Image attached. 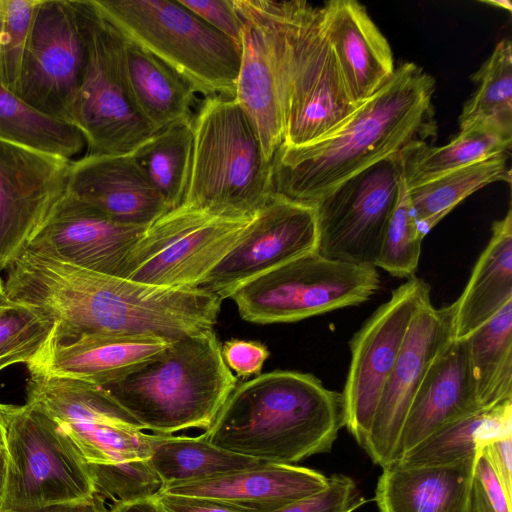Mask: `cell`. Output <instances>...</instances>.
Segmentation results:
<instances>
[{
  "instance_id": "1",
  "label": "cell",
  "mask_w": 512,
  "mask_h": 512,
  "mask_svg": "<svg viewBox=\"0 0 512 512\" xmlns=\"http://www.w3.org/2000/svg\"><path fill=\"white\" fill-rule=\"evenodd\" d=\"M11 301L57 322L56 341L102 332L155 334L176 341L213 330L222 299L203 288L146 284L25 251L7 282Z\"/></svg>"
},
{
  "instance_id": "2",
  "label": "cell",
  "mask_w": 512,
  "mask_h": 512,
  "mask_svg": "<svg viewBox=\"0 0 512 512\" xmlns=\"http://www.w3.org/2000/svg\"><path fill=\"white\" fill-rule=\"evenodd\" d=\"M435 80L406 62L338 127L301 146H280L272 162L273 192L315 205L337 186L385 158L436 135Z\"/></svg>"
},
{
  "instance_id": "3",
  "label": "cell",
  "mask_w": 512,
  "mask_h": 512,
  "mask_svg": "<svg viewBox=\"0 0 512 512\" xmlns=\"http://www.w3.org/2000/svg\"><path fill=\"white\" fill-rule=\"evenodd\" d=\"M345 426L341 393L288 370L237 385L211 427V444L268 463L294 464L331 450Z\"/></svg>"
},
{
  "instance_id": "4",
  "label": "cell",
  "mask_w": 512,
  "mask_h": 512,
  "mask_svg": "<svg viewBox=\"0 0 512 512\" xmlns=\"http://www.w3.org/2000/svg\"><path fill=\"white\" fill-rule=\"evenodd\" d=\"M264 32L277 76L281 146L296 147L331 132L357 108L326 35L321 6L306 1L234 0Z\"/></svg>"
},
{
  "instance_id": "5",
  "label": "cell",
  "mask_w": 512,
  "mask_h": 512,
  "mask_svg": "<svg viewBox=\"0 0 512 512\" xmlns=\"http://www.w3.org/2000/svg\"><path fill=\"white\" fill-rule=\"evenodd\" d=\"M214 330L173 341L159 357L103 387L155 434L208 430L237 386Z\"/></svg>"
},
{
  "instance_id": "6",
  "label": "cell",
  "mask_w": 512,
  "mask_h": 512,
  "mask_svg": "<svg viewBox=\"0 0 512 512\" xmlns=\"http://www.w3.org/2000/svg\"><path fill=\"white\" fill-rule=\"evenodd\" d=\"M193 148L181 204L228 217L254 216L273 192L272 166L234 98L205 97L191 119Z\"/></svg>"
},
{
  "instance_id": "7",
  "label": "cell",
  "mask_w": 512,
  "mask_h": 512,
  "mask_svg": "<svg viewBox=\"0 0 512 512\" xmlns=\"http://www.w3.org/2000/svg\"><path fill=\"white\" fill-rule=\"evenodd\" d=\"M128 41L160 59L205 97L234 98L241 48L170 0H92Z\"/></svg>"
},
{
  "instance_id": "8",
  "label": "cell",
  "mask_w": 512,
  "mask_h": 512,
  "mask_svg": "<svg viewBox=\"0 0 512 512\" xmlns=\"http://www.w3.org/2000/svg\"><path fill=\"white\" fill-rule=\"evenodd\" d=\"M76 2L85 60L69 123L82 133L86 154H130L155 133L140 114L129 88L124 37L92 0Z\"/></svg>"
},
{
  "instance_id": "9",
  "label": "cell",
  "mask_w": 512,
  "mask_h": 512,
  "mask_svg": "<svg viewBox=\"0 0 512 512\" xmlns=\"http://www.w3.org/2000/svg\"><path fill=\"white\" fill-rule=\"evenodd\" d=\"M7 454L4 512L91 500L89 466L62 427L41 409L0 403Z\"/></svg>"
},
{
  "instance_id": "10",
  "label": "cell",
  "mask_w": 512,
  "mask_h": 512,
  "mask_svg": "<svg viewBox=\"0 0 512 512\" xmlns=\"http://www.w3.org/2000/svg\"><path fill=\"white\" fill-rule=\"evenodd\" d=\"M379 288L377 268L311 252L254 278L230 298L245 321L290 323L359 305Z\"/></svg>"
},
{
  "instance_id": "11",
  "label": "cell",
  "mask_w": 512,
  "mask_h": 512,
  "mask_svg": "<svg viewBox=\"0 0 512 512\" xmlns=\"http://www.w3.org/2000/svg\"><path fill=\"white\" fill-rule=\"evenodd\" d=\"M254 216L228 218L180 204L145 229L120 277L156 286L200 287L243 238Z\"/></svg>"
},
{
  "instance_id": "12",
  "label": "cell",
  "mask_w": 512,
  "mask_h": 512,
  "mask_svg": "<svg viewBox=\"0 0 512 512\" xmlns=\"http://www.w3.org/2000/svg\"><path fill=\"white\" fill-rule=\"evenodd\" d=\"M403 171L404 152L391 155L313 205L316 253L333 261L375 267Z\"/></svg>"
},
{
  "instance_id": "13",
  "label": "cell",
  "mask_w": 512,
  "mask_h": 512,
  "mask_svg": "<svg viewBox=\"0 0 512 512\" xmlns=\"http://www.w3.org/2000/svg\"><path fill=\"white\" fill-rule=\"evenodd\" d=\"M431 302L430 286L411 277L364 322L350 341L351 359L341 393L345 427L363 446L381 392L417 312Z\"/></svg>"
},
{
  "instance_id": "14",
  "label": "cell",
  "mask_w": 512,
  "mask_h": 512,
  "mask_svg": "<svg viewBox=\"0 0 512 512\" xmlns=\"http://www.w3.org/2000/svg\"><path fill=\"white\" fill-rule=\"evenodd\" d=\"M84 60L76 0H39L14 92L41 113L69 122Z\"/></svg>"
},
{
  "instance_id": "15",
  "label": "cell",
  "mask_w": 512,
  "mask_h": 512,
  "mask_svg": "<svg viewBox=\"0 0 512 512\" xmlns=\"http://www.w3.org/2000/svg\"><path fill=\"white\" fill-rule=\"evenodd\" d=\"M72 161L0 139V272L67 193Z\"/></svg>"
},
{
  "instance_id": "16",
  "label": "cell",
  "mask_w": 512,
  "mask_h": 512,
  "mask_svg": "<svg viewBox=\"0 0 512 512\" xmlns=\"http://www.w3.org/2000/svg\"><path fill=\"white\" fill-rule=\"evenodd\" d=\"M314 206L273 193L239 243L210 271L200 288L220 299L305 254L316 252Z\"/></svg>"
},
{
  "instance_id": "17",
  "label": "cell",
  "mask_w": 512,
  "mask_h": 512,
  "mask_svg": "<svg viewBox=\"0 0 512 512\" xmlns=\"http://www.w3.org/2000/svg\"><path fill=\"white\" fill-rule=\"evenodd\" d=\"M453 310L452 304L435 308L429 302L410 324L362 446L381 467L398 459L399 439L414 395L432 361L453 339Z\"/></svg>"
},
{
  "instance_id": "18",
  "label": "cell",
  "mask_w": 512,
  "mask_h": 512,
  "mask_svg": "<svg viewBox=\"0 0 512 512\" xmlns=\"http://www.w3.org/2000/svg\"><path fill=\"white\" fill-rule=\"evenodd\" d=\"M146 228L118 222L66 193L24 250L120 277Z\"/></svg>"
},
{
  "instance_id": "19",
  "label": "cell",
  "mask_w": 512,
  "mask_h": 512,
  "mask_svg": "<svg viewBox=\"0 0 512 512\" xmlns=\"http://www.w3.org/2000/svg\"><path fill=\"white\" fill-rule=\"evenodd\" d=\"M67 193L130 225L148 227L170 210L131 153L73 160Z\"/></svg>"
},
{
  "instance_id": "20",
  "label": "cell",
  "mask_w": 512,
  "mask_h": 512,
  "mask_svg": "<svg viewBox=\"0 0 512 512\" xmlns=\"http://www.w3.org/2000/svg\"><path fill=\"white\" fill-rule=\"evenodd\" d=\"M172 342L155 334H87L71 342L54 341L26 367L49 376L106 386L162 355Z\"/></svg>"
},
{
  "instance_id": "21",
  "label": "cell",
  "mask_w": 512,
  "mask_h": 512,
  "mask_svg": "<svg viewBox=\"0 0 512 512\" xmlns=\"http://www.w3.org/2000/svg\"><path fill=\"white\" fill-rule=\"evenodd\" d=\"M479 410L466 340L452 339L432 361L414 395L398 459L441 427Z\"/></svg>"
},
{
  "instance_id": "22",
  "label": "cell",
  "mask_w": 512,
  "mask_h": 512,
  "mask_svg": "<svg viewBox=\"0 0 512 512\" xmlns=\"http://www.w3.org/2000/svg\"><path fill=\"white\" fill-rule=\"evenodd\" d=\"M321 7L326 35L346 88L359 105L393 76L391 47L361 3L332 0Z\"/></svg>"
},
{
  "instance_id": "23",
  "label": "cell",
  "mask_w": 512,
  "mask_h": 512,
  "mask_svg": "<svg viewBox=\"0 0 512 512\" xmlns=\"http://www.w3.org/2000/svg\"><path fill=\"white\" fill-rule=\"evenodd\" d=\"M327 484L328 477L317 470L264 463L202 480L164 485L158 494L209 498L250 512H271L314 495Z\"/></svg>"
},
{
  "instance_id": "24",
  "label": "cell",
  "mask_w": 512,
  "mask_h": 512,
  "mask_svg": "<svg viewBox=\"0 0 512 512\" xmlns=\"http://www.w3.org/2000/svg\"><path fill=\"white\" fill-rule=\"evenodd\" d=\"M474 462L416 467L390 463L382 467L374 500L380 512H464Z\"/></svg>"
},
{
  "instance_id": "25",
  "label": "cell",
  "mask_w": 512,
  "mask_h": 512,
  "mask_svg": "<svg viewBox=\"0 0 512 512\" xmlns=\"http://www.w3.org/2000/svg\"><path fill=\"white\" fill-rule=\"evenodd\" d=\"M240 16L243 35L234 99L253 124L266 159L272 162L284 141L277 76L264 32L254 21Z\"/></svg>"
},
{
  "instance_id": "26",
  "label": "cell",
  "mask_w": 512,
  "mask_h": 512,
  "mask_svg": "<svg viewBox=\"0 0 512 512\" xmlns=\"http://www.w3.org/2000/svg\"><path fill=\"white\" fill-rule=\"evenodd\" d=\"M512 301V209L493 222L491 238L452 303L454 340H464Z\"/></svg>"
},
{
  "instance_id": "27",
  "label": "cell",
  "mask_w": 512,
  "mask_h": 512,
  "mask_svg": "<svg viewBox=\"0 0 512 512\" xmlns=\"http://www.w3.org/2000/svg\"><path fill=\"white\" fill-rule=\"evenodd\" d=\"M129 88L140 114L154 133L191 118L192 87L153 54L124 38Z\"/></svg>"
},
{
  "instance_id": "28",
  "label": "cell",
  "mask_w": 512,
  "mask_h": 512,
  "mask_svg": "<svg viewBox=\"0 0 512 512\" xmlns=\"http://www.w3.org/2000/svg\"><path fill=\"white\" fill-rule=\"evenodd\" d=\"M512 436V401L441 427L395 461L407 467L443 466L475 460L489 443Z\"/></svg>"
},
{
  "instance_id": "29",
  "label": "cell",
  "mask_w": 512,
  "mask_h": 512,
  "mask_svg": "<svg viewBox=\"0 0 512 512\" xmlns=\"http://www.w3.org/2000/svg\"><path fill=\"white\" fill-rule=\"evenodd\" d=\"M149 462L164 485L211 478L257 467L260 460L219 448L197 437L152 434Z\"/></svg>"
},
{
  "instance_id": "30",
  "label": "cell",
  "mask_w": 512,
  "mask_h": 512,
  "mask_svg": "<svg viewBox=\"0 0 512 512\" xmlns=\"http://www.w3.org/2000/svg\"><path fill=\"white\" fill-rule=\"evenodd\" d=\"M465 340L481 409L512 401V301Z\"/></svg>"
},
{
  "instance_id": "31",
  "label": "cell",
  "mask_w": 512,
  "mask_h": 512,
  "mask_svg": "<svg viewBox=\"0 0 512 512\" xmlns=\"http://www.w3.org/2000/svg\"><path fill=\"white\" fill-rule=\"evenodd\" d=\"M510 153L460 167L408 188L418 226L426 236L461 201L497 181L511 183Z\"/></svg>"
},
{
  "instance_id": "32",
  "label": "cell",
  "mask_w": 512,
  "mask_h": 512,
  "mask_svg": "<svg viewBox=\"0 0 512 512\" xmlns=\"http://www.w3.org/2000/svg\"><path fill=\"white\" fill-rule=\"evenodd\" d=\"M512 135L494 127L474 125L443 146L427 143L404 152V177L411 188L448 171L510 153Z\"/></svg>"
},
{
  "instance_id": "33",
  "label": "cell",
  "mask_w": 512,
  "mask_h": 512,
  "mask_svg": "<svg viewBox=\"0 0 512 512\" xmlns=\"http://www.w3.org/2000/svg\"><path fill=\"white\" fill-rule=\"evenodd\" d=\"M191 119L156 132L131 153L170 210L183 202L188 186L193 148Z\"/></svg>"
},
{
  "instance_id": "34",
  "label": "cell",
  "mask_w": 512,
  "mask_h": 512,
  "mask_svg": "<svg viewBox=\"0 0 512 512\" xmlns=\"http://www.w3.org/2000/svg\"><path fill=\"white\" fill-rule=\"evenodd\" d=\"M0 139L71 160L86 146L73 124L41 113L1 83Z\"/></svg>"
},
{
  "instance_id": "35",
  "label": "cell",
  "mask_w": 512,
  "mask_h": 512,
  "mask_svg": "<svg viewBox=\"0 0 512 512\" xmlns=\"http://www.w3.org/2000/svg\"><path fill=\"white\" fill-rule=\"evenodd\" d=\"M472 80L478 87L463 106L460 130L486 125L512 135V44L509 39L496 45Z\"/></svg>"
},
{
  "instance_id": "36",
  "label": "cell",
  "mask_w": 512,
  "mask_h": 512,
  "mask_svg": "<svg viewBox=\"0 0 512 512\" xmlns=\"http://www.w3.org/2000/svg\"><path fill=\"white\" fill-rule=\"evenodd\" d=\"M56 331L57 322L35 308L14 302L0 307V372L33 363L56 341Z\"/></svg>"
},
{
  "instance_id": "37",
  "label": "cell",
  "mask_w": 512,
  "mask_h": 512,
  "mask_svg": "<svg viewBox=\"0 0 512 512\" xmlns=\"http://www.w3.org/2000/svg\"><path fill=\"white\" fill-rule=\"evenodd\" d=\"M424 237L411 206L403 171L396 204L385 231L375 267L395 277L408 279L414 277Z\"/></svg>"
},
{
  "instance_id": "38",
  "label": "cell",
  "mask_w": 512,
  "mask_h": 512,
  "mask_svg": "<svg viewBox=\"0 0 512 512\" xmlns=\"http://www.w3.org/2000/svg\"><path fill=\"white\" fill-rule=\"evenodd\" d=\"M93 482V498L109 511L124 503L156 496L163 482L149 459L116 464H88Z\"/></svg>"
},
{
  "instance_id": "39",
  "label": "cell",
  "mask_w": 512,
  "mask_h": 512,
  "mask_svg": "<svg viewBox=\"0 0 512 512\" xmlns=\"http://www.w3.org/2000/svg\"><path fill=\"white\" fill-rule=\"evenodd\" d=\"M39 0H0V83L15 91Z\"/></svg>"
},
{
  "instance_id": "40",
  "label": "cell",
  "mask_w": 512,
  "mask_h": 512,
  "mask_svg": "<svg viewBox=\"0 0 512 512\" xmlns=\"http://www.w3.org/2000/svg\"><path fill=\"white\" fill-rule=\"evenodd\" d=\"M364 503L365 499L351 477L333 474L320 492L271 512H354Z\"/></svg>"
},
{
  "instance_id": "41",
  "label": "cell",
  "mask_w": 512,
  "mask_h": 512,
  "mask_svg": "<svg viewBox=\"0 0 512 512\" xmlns=\"http://www.w3.org/2000/svg\"><path fill=\"white\" fill-rule=\"evenodd\" d=\"M193 14L241 48L243 21L234 0H178Z\"/></svg>"
},
{
  "instance_id": "42",
  "label": "cell",
  "mask_w": 512,
  "mask_h": 512,
  "mask_svg": "<svg viewBox=\"0 0 512 512\" xmlns=\"http://www.w3.org/2000/svg\"><path fill=\"white\" fill-rule=\"evenodd\" d=\"M226 365L240 378L260 375L264 362L269 357L268 348L258 341L231 339L221 346Z\"/></svg>"
},
{
  "instance_id": "43",
  "label": "cell",
  "mask_w": 512,
  "mask_h": 512,
  "mask_svg": "<svg viewBox=\"0 0 512 512\" xmlns=\"http://www.w3.org/2000/svg\"><path fill=\"white\" fill-rule=\"evenodd\" d=\"M156 498L167 512H250L246 509L219 500L157 494Z\"/></svg>"
},
{
  "instance_id": "44",
  "label": "cell",
  "mask_w": 512,
  "mask_h": 512,
  "mask_svg": "<svg viewBox=\"0 0 512 512\" xmlns=\"http://www.w3.org/2000/svg\"><path fill=\"white\" fill-rule=\"evenodd\" d=\"M474 476L480 481L495 512H511L512 498L506 494L483 451L475 458Z\"/></svg>"
},
{
  "instance_id": "45",
  "label": "cell",
  "mask_w": 512,
  "mask_h": 512,
  "mask_svg": "<svg viewBox=\"0 0 512 512\" xmlns=\"http://www.w3.org/2000/svg\"><path fill=\"white\" fill-rule=\"evenodd\" d=\"M481 451L489 460L506 494L512 498V436L495 440Z\"/></svg>"
},
{
  "instance_id": "46",
  "label": "cell",
  "mask_w": 512,
  "mask_h": 512,
  "mask_svg": "<svg viewBox=\"0 0 512 512\" xmlns=\"http://www.w3.org/2000/svg\"><path fill=\"white\" fill-rule=\"evenodd\" d=\"M464 512H495L480 483L474 476Z\"/></svg>"
},
{
  "instance_id": "47",
  "label": "cell",
  "mask_w": 512,
  "mask_h": 512,
  "mask_svg": "<svg viewBox=\"0 0 512 512\" xmlns=\"http://www.w3.org/2000/svg\"><path fill=\"white\" fill-rule=\"evenodd\" d=\"M24 512H109V510L92 498L84 502L51 505Z\"/></svg>"
},
{
  "instance_id": "48",
  "label": "cell",
  "mask_w": 512,
  "mask_h": 512,
  "mask_svg": "<svg viewBox=\"0 0 512 512\" xmlns=\"http://www.w3.org/2000/svg\"><path fill=\"white\" fill-rule=\"evenodd\" d=\"M109 512H167L158 502L156 496L120 504Z\"/></svg>"
},
{
  "instance_id": "49",
  "label": "cell",
  "mask_w": 512,
  "mask_h": 512,
  "mask_svg": "<svg viewBox=\"0 0 512 512\" xmlns=\"http://www.w3.org/2000/svg\"><path fill=\"white\" fill-rule=\"evenodd\" d=\"M7 478V454L0 450V511L5 498Z\"/></svg>"
},
{
  "instance_id": "50",
  "label": "cell",
  "mask_w": 512,
  "mask_h": 512,
  "mask_svg": "<svg viewBox=\"0 0 512 512\" xmlns=\"http://www.w3.org/2000/svg\"><path fill=\"white\" fill-rule=\"evenodd\" d=\"M481 2L485 3V4L492 5L496 8H501V9L507 10L509 12L512 11L511 2L508 0H485V1H481Z\"/></svg>"
},
{
  "instance_id": "51",
  "label": "cell",
  "mask_w": 512,
  "mask_h": 512,
  "mask_svg": "<svg viewBox=\"0 0 512 512\" xmlns=\"http://www.w3.org/2000/svg\"><path fill=\"white\" fill-rule=\"evenodd\" d=\"M13 302L8 298L5 287H4V281L0 276V307L11 305Z\"/></svg>"
},
{
  "instance_id": "52",
  "label": "cell",
  "mask_w": 512,
  "mask_h": 512,
  "mask_svg": "<svg viewBox=\"0 0 512 512\" xmlns=\"http://www.w3.org/2000/svg\"><path fill=\"white\" fill-rule=\"evenodd\" d=\"M0 450L6 451L5 436H4V431H3L1 423H0Z\"/></svg>"
},
{
  "instance_id": "53",
  "label": "cell",
  "mask_w": 512,
  "mask_h": 512,
  "mask_svg": "<svg viewBox=\"0 0 512 512\" xmlns=\"http://www.w3.org/2000/svg\"><path fill=\"white\" fill-rule=\"evenodd\" d=\"M0 29H1V20H0Z\"/></svg>"
}]
</instances>
